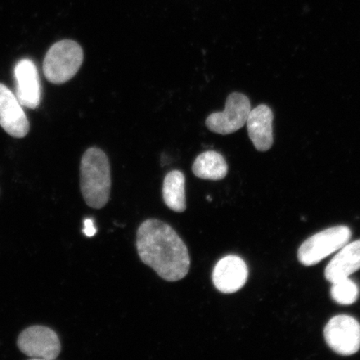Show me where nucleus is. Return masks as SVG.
<instances>
[{
	"label": "nucleus",
	"mask_w": 360,
	"mask_h": 360,
	"mask_svg": "<svg viewBox=\"0 0 360 360\" xmlns=\"http://www.w3.org/2000/svg\"><path fill=\"white\" fill-rule=\"evenodd\" d=\"M330 292L332 299L342 305L353 304L359 296L357 283L349 278L333 283Z\"/></svg>",
	"instance_id": "obj_15"
},
{
	"label": "nucleus",
	"mask_w": 360,
	"mask_h": 360,
	"mask_svg": "<svg viewBox=\"0 0 360 360\" xmlns=\"http://www.w3.org/2000/svg\"><path fill=\"white\" fill-rule=\"evenodd\" d=\"M139 258L165 281L175 282L186 277L191 259L187 246L169 224L147 219L137 232Z\"/></svg>",
	"instance_id": "obj_1"
},
{
	"label": "nucleus",
	"mask_w": 360,
	"mask_h": 360,
	"mask_svg": "<svg viewBox=\"0 0 360 360\" xmlns=\"http://www.w3.org/2000/svg\"><path fill=\"white\" fill-rule=\"evenodd\" d=\"M18 101L22 107L37 109L41 101V84L39 71L34 63L29 58H22L17 63L15 70Z\"/></svg>",
	"instance_id": "obj_8"
},
{
	"label": "nucleus",
	"mask_w": 360,
	"mask_h": 360,
	"mask_svg": "<svg viewBox=\"0 0 360 360\" xmlns=\"http://www.w3.org/2000/svg\"><path fill=\"white\" fill-rule=\"evenodd\" d=\"M192 170L198 178L220 180L226 177L228 165L221 154L210 150L202 153L196 158Z\"/></svg>",
	"instance_id": "obj_13"
},
{
	"label": "nucleus",
	"mask_w": 360,
	"mask_h": 360,
	"mask_svg": "<svg viewBox=\"0 0 360 360\" xmlns=\"http://www.w3.org/2000/svg\"><path fill=\"white\" fill-rule=\"evenodd\" d=\"M249 270L244 260L236 255H228L219 261L213 271V283L224 294H233L245 285Z\"/></svg>",
	"instance_id": "obj_10"
},
{
	"label": "nucleus",
	"mask_w": 360,
	"mask_h": 360,
	"mask_svg": "<svg viewBox=\"0 0 360 360\" xmlns=\"http://www.w3.org/2000/svg\"><path fill=\"white\" fill-rule=\"evenodd\" d=\"M0 125L11 136L24 138L30 131V123L15 94L0 84Z\"/></svg>",
	"instance_id": "obj_9"
},
{
	"label": "nucleus",
	"mask_w": 360,
	"mask_h": 360,
	"mask_svg": "<svg viewBox=\"0 0 360 360\" xmlns=\"http://www.w3.org/2000/svg\"><path fill=\"white\" fill-rule=\"evenodd\" d=\"M323 335L335 353L344 356L356 354L360 349V323L349 315H337L327 323Z\"/></svg>",
	"instance_id": "obj_6"
},
{
	"label": "nucleus",
	"mask_w": 360,
	"mask_h": 360,
	"mask_svg": "<svg viewBox=\"0 0 360 360\" xmlns=\"http://www.w3.org/2000/svg\"><path fill=\"white\" fill-rule=\"evenodd\" d=\"M340 250L326 268V280L332 283L349 278L360 269V240L345 245Z\"/></svg>",
	"instance_id": "obj_12"
},
{
	"label": "nucleus",
	"mask_w": 360,
	"mask_h": 360,
	"mask_svg": "<svg viewBox=\"0 0 360 360\" xmlns=\"http://www.w3.org/2000/svg\"><path fill=\"white\" fill-rule=\"evenodd\" d=\"M251 110V103L241 93H232L227 98L222 112L211 114L206 120V126L216 134L227 135L238 131L246 124Z\"/></svg>",
	"instance_id": "obj_5"
},
{
	"label": "nucleus",
	"mask_w": 360,
	"mask_h": 360,
	"mask_svg": "<svg viewBox=\"0 0 360 360\" xmlns=\"http://www.w3.org/2000/svg\"><path fill=\"white\" fill-rule=\"evenodd\" d=\"M165 205L174 212L182 213L186 210V177L179 170L166 175L163 184Z\"/></svg>",
	"instance_id": "obj_14"
},
{
	"label": "nucleus",
	"mask_w": 360,
	"mask_h": 360,
	"mask_svg": "<svg viewBox=\"0 0 360 360\" xmlns=\"http://www.w3.org/2000/svg\"><path fill=\"white\" fill-rule=\"evenodd\" d=\"M80 188L85 202L101 210L109 202L111 173L105 153L96 147L85 151L80 165Z\"/></svg>",
	"instance_id": "obj_2"
},
{
	"label": "nucleus",
	"mask_w": 360,
	"mask_h": 360,
	"mask_svg": "<svg viewBox=\"0 0 360 360\" xmlns=\"http://www.w3.org/2000/svg\"><path fill=\"white\" fill-rule=\"evenodd\" d=\"M83 232L85 233V236H87L88 237H93L96 236L97 231L96 229L94 228L92 219H87L84 220V228L83 229Z\"/></svg>",
	"instance_id": "obj_16"
},
{
	"label": "nucleus",
	"mask_w": 360,
	"mask_h": 360,
	"mask_svg": "<svg viewBox=\"0 0 360 360\" xmlns=\"http://www.w3.org/2000/svg\"><path fill=\"white\" fill-rule=\"evenodd\" d=\"M352 232L347 226H335L325 229L305 240L300 247L298 259L304 266L317 264L328 255L347 245Z\"/></svg>",
	"instance_id": "obj_4"
},
{
	"label": "nucleus",
	"mask_w": 360,
	"mask_h": 360,
	"mask_svg": "<svg viewBox=\"0 0 360 360\" xmlns=\"http://www.w3.org/2000/svg\"><path fill=\"white\" fill-rule=\"evenodd\" d=\"M273 111L266 105H260L250 110L247 119L249 137L256 150L265 152L274 143Z\"/></svg>",
	"instance_id": "obj_11"
},
{
	"label": "nucleus",
	"mask_w": 360,
	"mask_h": 360,
	"mask_svg": "<svg viewBox=\"0 0 360 360\" xmlns=\"http://www.w3.org/2000/svg\"><path fill=\"white\" fill-rule=\"evenodd\" d=\"M83 60V49L77 42L61 40L52 45L45 56L43 65L45 78L52 84H65L78 73Z\"/></svg>",
	"instance_id": "obj_3"
},
{
	"label": "nucleus",
	"mask_w": 360,
	"mask_h": 360,
	"mask_svg": "<svg viewBox=\"0 0 360 360\" xmlns=\"http://www.w3.org/2000/svg\"><path fill=\"white\" fill-rule=\"evenodd\" d=\"M18 347L33 359H56L61 351L56 333L48 327L32 326L22 331L18 339Z\"/></svg>",
	"instance_id": "obj_7"
}]
</instances>
